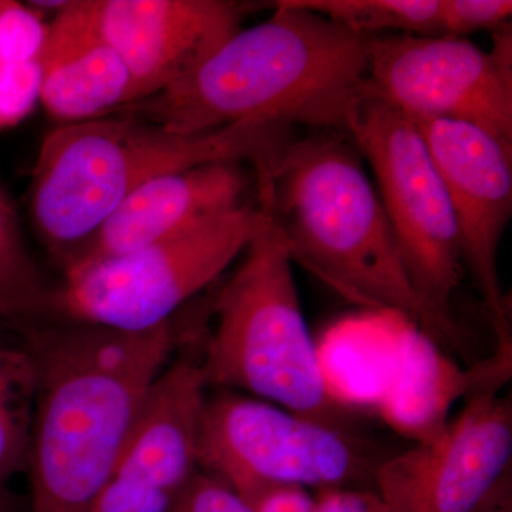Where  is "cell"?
I'll return each mask as SVG.
<instances>
[{
  "instance_id": "obj_1",
  "label": "cell",
  "mask_w": 512,
  "mask_h": 512,
  "mask_svg": "<svg viewBox=\"0 0 512 512\" xmlns=\"http://www.w3.org/2000/svg\"><path fill=\"white\" fill-rule=\"evenodd\" d=\"M13 329L37 377L30 512H90L144 396L173 359L174 323L124 332L45 319Z\"/></svg>"
},
{
  "instance_id": "obj_2",
  "label": "cell",
  "mask_w": 512,
  "mask_h": 512,
  "mask_svg": "<svg viewBox=\"0 0 512 512\" xmlns=\"http://www.w3.org/2000/svg\"><path fill=\"white\" fill-rule=\"evenodd\" d=\"M274 9L265 22L235 32L180 82L119 114L180 134L248 121L346 133L365 99L372 37L291 0Z\"/></svg>"
},
{
  "instance_id": "obj_3",
  "label": "cell",
  "mask_w": 512,
  "mask_h": 512,
  "mask_svg": "<svg viewBox=\"0 0 512 512\" xmlns=\"http://www.w3.org/2000/svg\"><path fill=\"white\" fill-rule=\"evenodd\" d=\"M293 128L248 121L180 134L126 114L57 126L42 141L33 170V228L60 272L66 271L140 185L215 163L251 165L256 185H264L296 137Z\"/></svg>"
},
{
  "instance_id": "obj_4",
  "label": "cell",
  "mask_w": 512,
  "mask_h": 512,
  "mask_svg": "<svg viewBox=\"0 0 512 512\" xmlns=\"http://www.w3.org/2000/svg\"><path fill=\"white\" fill-rule=\"evenodd\" d=\"M256 205L286 242L292 262L356 303L406 316L434 338L407 278L392 225L348 133L293 138Z\"/></svg>"
},
{
  "instance_id": "obj_5",
  "label": "cell",
  "mask_w": 512,
  "mask_h": 512,
  "mask_svg": "<svg viewBox=\"0 0 512 512\" xmlns=\"http://www.w3.org/2000/svg\"><path fill=\"white\" fill-rule=\"evenodd\" d=\"M241 256L215 299V328L200 348L208 387L357 429L326 375L303 316L291 254L271 221Z\"/></svg>"
},
{
  "instance_id": "obj_6",
  "label": "cell",
  "mask_w": 512,
  "mask_h": 512,
  "mask_svg": "<svg viewBox=\"0 0 512 512\" xmlns=\"http://www.w3.org/2000/svg\"><path fill=\"white\" fill-rule=\"evenodd\" d=\"M268 222L258 205L248 204L137 251L73 266L53 286L46 319L124 332L173 322L174 313L220 278Z\"/></svg>"
},
{
  "instance_id": "obj_7",
  "label": "cell",
  "mask_w": 512,
  "mask_h": 512,
  "mask_svg": "<svg viewBox=\"0 0 512 512\" xmlns=\"http://www.w3.org/2000/svg\"><path fill=\"white\" fill-rule=\"evenodd\" d=\"M375 175L400 256L437 343L457 345L451 302L464 272L456 215L429 148L412 117L365 97L348 124Z\"/></svg>"
},
{
  "instance_id": "obj_8",
  "label": "cell",
  "mask_w": 512,
  "mask_h": 512,
  "mask_svg": "<svg viewBox=\"0 0 512 512\" xmlns=\"http://www.w3.org/2000/svg\"><path fill=\"white\" fill-rule=\"evenodd\" d=\"M382 456L357 429L309 419L231 390L208 397L198 467L248 503L272 487L373 490Z\"/></svg>"
},
{
  "instance_id": "obj_9",
  "label": "cell",
  "mask_w": 512,
  "mask_h": 512,
  "mask_svg": "<svg viewBox=\"0 0 512 512\" xmlns=\"http://www.w3.org/2000/svg\"><path fill=\"white\" fill-rule=\"evenodd\" d=\"M493 35L491 50L467 37H372L365 96L412 119L464 121L512 143L511 25Z\"/></svg>"
},
{
  "instance_id": "obj_10",
  "label": "cell",
  "mask_w": 512,
  "mask_h": 512,
  "mask_svg": "<svg viewBox=\"0 0 512 512\" xmlns=\"http://www.w3.org/2000/svg\"><path fill=\"white\" fill-rule=\"evenodd\" d=\"M512 466L511 397L477 392L436 436L380 460L382 512H477Z\"/></svg>"
},
{
  "instance_id": "obj_11",
  "label": "cell",
  "mask_w": 512,
  "mask_h": 512,
  "mask_svg": "<svg viewBox=\"0 0 512 512\" xmlns=\"http://www.w3.org/2000/svg\"><path fill=\"white\" fill-rule=\"evenodd\" d=\"M413 121L446 185L464 268L473 275L495 329L510 326L497 261L512 214V143L464 121Z\"/></svg>"
},
{
  "instance_id": "obj_12",
  "label": "cell",
  "mask_w": 512,
  "mask_h": 512,
  "mask_svg": "<svg viewBox=\"0 0 512 512\" xmlns=\"http://www.w3.org/2000/svg\"><path fill=\"white\" fill-rule=\"evenodd\" d=\"M93 18L133 74L140 101L194 72L242 28L228 0H89Z\"/></svg>"
},
{
  "instance_id": "obj_13",
  "label": "cell",
  "mask_w": 512,
  "mask_h": 512,
  "mask_svg": "<svg viewBox=\"0 0 512 512\" xmlns=\"http://www.w3.org/2000/svg\"><path fill=\"white\" fill-rule=\"evenodd\" d=\"M207 389L200 350L171 359L144 396L107 481L173 501L200 470Z\"/></svg>"
},
{
  "instance_id": "obj_14",
  "label": "cell",
  "mask_w": 512,
  "mask_h": 512,
  "mask_svg": "<svg viewBox=\"0 0 512 512\" xmlns=\"http://www.w3.org/2000/svg\"><path fill=\"white\" fill-rule=\"evenodd\" d=\"M252 188L256 192L255 180L239 163L201 165L153 178L121 202L67 269L137 251L238 210L248 205Z\"/></svg>"
},
{
  "instance_id": "obj_15",
  "label": "cell",
  "mask_w": 512,
  "mask_h": 512,
  "mask_svg": "<svg viewBox=\"0 0 512 512\" xmlns=\"http://www.w3.org/2000/svg\"><path fill=\"white\" fill-rule=\"evenodd\" d=\"M137 101L136 80L101 33L89 0H73L49 22L40 106L64 126L114 116Z\"/></svg>"
},
{
  "instance_id": "obj_16",
  "label": "cell",
  "mask_w": 512,
  "mask_h": 512,
  "mask_svg": "<svg viewBox=\"0 0 512 512\" xmlns=\"http://www.w3.org/2000/svg\"><path fill=\"white\" fill-rule=\"evenodd\" d=\"M511 367L495 355L473 370H464L426 333L410 332L394 350L377 409L400 436L423 443L450 421L451 407L477 392H498Z\"/></svg>"
},
{
  "instance_id": "obj_17",
  "label": "cell",
  "mask_w": 512,
  "mask_h": 512,
  "mask_svg": "<svg viewBox=\"0 0 512 512\" xmlns=\"http://www.w3.org/2000/svg\"><path fill=\"white\" fill-rule=\"evenodd\" d=\"M49 22L30 3L0 0V131L28 119L40 104Z\"/></svg>"
},
{
  "instance_id": "obj_18",
  "label": "cell",
  "mask_w": 512,
  "mask_h": 512,
  "mask_svg": "<svg viewBox=\"0 0 512 512\" xmlns=\"http://www.w3.org/2000/svg\"><path fill=\"white\" fill-rule=\"evenodd\" d=\"M52 289L26 245L15 205L0 187V323L15 328L46 319Z\"/></svg>"
},
{
  "instance_id": "obj_19",
  "label": "cell",
  "mask_w": 512,
  "mask_h": 512,
  "mask_svg": "<svg viewBox=\"0 0 512 512\" xmlns=\"http://www.w3.org/2000/svg\"><path fill=\"white\" fill-rule=\"evenodd\" d=\"M36 386L28 348L0 342V484L26 471Z\"/></svg>"
},
{
  "instance_id": "obj_20",
  "label": "cell",
  "mask_w": 512,
  "mask_h": 512,
  "mask_svg": "<svg viewBox=\"0 0 512 512\" xmlns=\"http://www.w3.org/2000/svg\"><path fill=\"white\" fill-rule=\"evenodd\" d=\"M352 30L375 37L396 35L443 36L441 0H291Z\"/></svg>"
},
{
  "instance_id": "obj_21",
  "label": "cell",
  "mask_w": 512,
  "mask_h": 512,
  "mask_svg": "<svg viewBox=\"0 0 512 512\" xmlns=\"http://www.w3.org/2000/svg\"><path fill=\"white\" fill-rule=\"evenodd\" d=\"M165 512H255L227 481L198 470Z\"/></svg>"
},
{
  "instance_id": "obj_22",
  "label": "cell",
  "mask_w": 512,
  "mask_h": 512,
  "mask_svg": "<svg viewBox=\"0 0 512 512\" xmlns=\"http://www.w3.org/2000/svg\"><path fill=\"white\" fill-rule=\"evenodd\" d=\"M510 0H441L443 36L466 37L481 30H497L510 25Z\"/></svg>"
},
{
  "instance_id": "obj_23",
  "label": "cell",
  "mask_w": 512,
  "mask_h": 512,
  "mask_svg": "<svg viewBox=\"0 0 512 512\" xmlns=\"http://www.w3.org/2000/svg\"><path fill=\"white\" fill-rule=\"evenodd\" d=\"M316 512H382L373 490L328 488L316 491Z\"/></svg>"
},
{
  "instance_id": "obj_24",
  "label": "cell",
  "mask_w": 512,
  "mask_h": 512,
  "mask_svg": "<svg viewBox=\"0 0 512 512\" xmlns=\"http://www.w3.org/2000/svg\"><path fill=\"white\" fill-rule=\"evenodd\" d=\"M255 512H316V500L306 488L295 485L272 487L249 503Z\"/></svg>"
},
{
  "instance_id": "obj_25",
  "label": "cell",
  "mask_w": 512,
  "mask_h": 512,
  "mask_svg": "<svg viewBox=\"0 0 512 512\" xmlns=\"http://www.w3.org/2000/svg\"><path fill=\"white\" fill-rule=\"evenodd\" d=\"M477 512H512V476L500 484Z\"/></svg>"
},
{
  "instance_id": "obj_26",
  "label": "cell",
  "mask_w": 512,
  "mask_h": 512,
  "mask_svg": "<svg viewBox=\"0 0 512 512\" xmlns=\"http://www.w3.org/2000/svg\"><path fill=\"white\" fill-rule=\"evenodd\" d=\"M0 512H22V500L9 490L8 484H0Z\"/></svg>"
}]
</instances>
